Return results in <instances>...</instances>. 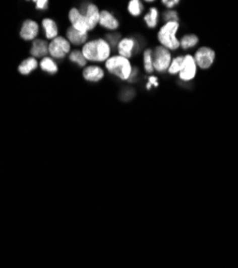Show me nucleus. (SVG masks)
I'll use <instances>...</instances> for the list:
<instances>
[{"mask_svg": "<svg viewBox=\"0 0 238 268\" xmlns=\"http://www.w3.org/2000/svg\"><path fill=\"white\" fill-rule=\"evenodd\" d=\"M82 53L86 60L102 62L109 58L110 45L107 41L103 39H96L85 43L82 49Z\"/></svg>", "mask_w": 238, "mask_h": 268, "instance_id": "f257e3e1", "label": "nucleus"}, {"mask_svg": "<svg viewBox=\"0 0 238 268\" xmlns=\"http://www.w3.org/2000/svg\"><path fill=\"white\" fill-rule=\"evenodd\" d=\"M105 68L110 74L123 81H129L133 71L129 59L119 55L109 57L105 62Z\"/></svg>", "mask_w": 238, "mask_h": 268, "instance_id": "f03ea898", "label": "nucleus"}, {"mask_svg": "<svg viewBox=\"0 0 238 268\" xmlns=\"http://www.w3.org/2000/svg\"><path fill=\"white\" fill-rule=\"evenodd\" d=\"M180 28V23L178 22H168L163 25L158 32V40L161 46L165 47L171 51H176L180 48L181 42L176 38V33Z\"/></svg>", "mask_w": 238, "mask_h": 268, "instance_id": "7ed1b4c3", "label": "nucleus"}, {"mask_svg": "<svg viewBox=\"0 0 238 268\" xmlns=\"http://www.w3.org/2000/svg\"><path fill=\"white\" fill-rule=\"evenodd\" d=\"M171 62L172 55L168 49L163 46L156 47L155 52L152 53V64H154V69L157 72L164 73L166 70H168Z\"/></svg>", "mask_w": 238, "mask_h": 268, "instance_id": "20e7f679", "label": "nucleus"}, {"mask_svg": "<svg viewBox=\"0 0 238 268\" xmlns=\"http://www.w3.org/2000/svg\"><path fill=\"white\" fill-rule=\"evenodd\" d=\"M70 42L64 37H57L48 44V53L56 59H64L70 53Z\"/></svg>", "mask_w": 238, "mask_h": 268, "instance_id": "39448f33", "label": "nucleus"}, {"mask_svg": "<svg viewBox=\"0 0 238 268\" xmlns=\"http://www.w3.org/2000/svg\"><path fill=\"white\" fill-rule=\"evenodd\" d=\"M215 59H216L215 51L207 46L200 47L194 55L195 63H197V65L200 66V68L203 70L209 69L210 66L214 64Z\"/></svg>", "mask_w": 238, "mask_h": 268, "instance_id": "423d86ee", "label": "nucleus"}, {"mask_svg": "<svg viewBox=\"0 0 238 268\" xmlns=\"http://www.w3.org/2000/svg\"><path fill=\"white\" fill-rule=\"evenodd\" d=\"M198 72V65L195 63L194 57L190 54L184 56V62L180 72V79L184 82L192 81Z\"/></svg>", "mask_w": 238, "mask_h": 268, "instance_id": "0eeeda50", "label": "nucleus"}, {"mask_svg": "<svg viewBox=\"0 0 238 268\" xmlns=\"http://www.w3.org/2000/svg\"><path fill=\"white\" fill-rule=\"evenodd\" d=\"M138 42L133 38H125L119 41L117 45L119 56L125 57L127 59L132 57L134 52H138Z\"/></svg>", "mask_w": 238, "mask_h": 268, "instance_id": "6e6552de", "label": "nucleus"}, {"mask_svg": "<svg viewBox=\"0 0 238 268\" xmlns=\"http://www.w3.org/2000/svg\"><path fill=\"white\" fill-rule=\"evenodd\" d=\"M39 33V25L32 20L24 21L21 28V38L25 41H35Z\"/></svg>", "mask_w": 238, "mask_h": 268, "instance_id": "1a4fd4ad", "label": "nucleus"}, {"mask_svg": "<svg viewBox=\"0 0 238 268\" xmlns=\"http://www.w3.org/2000/svg\"><path fill=\"white\" fill-rule=\"evenodd\" d=\"M85 21L87 23L88 30H93L96 28L97 25L99 24L100 20V11L98 9V7L93 4H88L86 11L83 13Z\"/></svg>", "mask_w": 238, "mask_h": 268, "instance_id": "9d476101", "label": "nucleus"}, {"mask_svg": "<svg viewBox=\"0 0 238 268\" xmlns=\"http://www.w3.org/2000/svg\"><path fill=\"white\" fill-rule=\"evenodd\" d=\"M69 20H70L72 27L74 29H76L78 31H81V32L89 31L87 23H86V21H85L84 15L80 12V10L76 9V8H73V9L70 10Z\"/></svg>", "mask_w": 238, "mask_h": 268, "instance_id": "9b49d317", "label": "nucleus"}, {"mask_svg": "<svg viewBox=\"0 0 238 268\" xmlns=\"http://www.w3.org/2000/svg\"><path fill=\"white\" fill-rule=\"evenodd\" d=\"M83 78L88 82L97 83L104 78V71L98 65H88L83 71Z\"/></svg>", "mask_w": 238, "mask_h": 268, "instance_id": "f8f14e48", "label": "nucleus"}, {"mask_svg": "<svg viewBox=\"0 0 238 268\" xmlns=\"http://www.w3.org/2000/svg\"><path fill=\"white\" fill-rule=\"evenodd\" d=\"M99 24L101 25L102 27H104V28L109 29V30H115L119 27L118 20L115 18L112 13L106 11V10L100 11Z\"/></svg>", "mask_w": 238, "mask_h": 268, "instance_id": "ddd939ff", "label": "nucleus"}, {"mask_svg": "<svg viewBox=\"0 0 238 268\" xmlns=\"http://www.w3.org/2000/svg\"><path fill=\"white\" fill-rule=\"evenodd\" d=\"M67 37H68V40L70 41V43L74 45H81V44H85V42L87 41L88 35H87V32L78 31L71 26L67 30Z\"/></svg>", "mask_w": 238, "mask_h": 268, "instance_id": "4468645a", "label": "nucleus"}, {"mask_svg": "<svg viewBox=\"0 0 238 268\" xmlns=\"http://www.w3.org/2000/svg\"><path fill=\"white\" fill-rule=\"evenodd\" d=\"M48 53V44L44 40L36 39L33 41L30 54L33 56V58H42L45 57V55Z\"/></svg>", "mask_w": 238, "mask_h": 268, "instance_id": "2eb2a0df", "label": "nucleus"}, {"mask_svg": "<svg viewBox=\"0 0 238 268\" xmlns=\"http://www.w3.org/2000/svg\"><path fill=\"white\" fill-rule=\"evenodd\" d=\"M42 26L45 30V36L48 40H54L57 38L58 35V28L56 23L50 19H44L42 21Z\"/></svg>", "mask_w": 238, "mask_h": 268, "instance_id": "dca6fc26", "label": "nucleus"}, {"mask_svg": "<svg viewBox=\"0 0 238 268\" xmlns=\"http://www.w3.org/2000/svg\"><path fill=\"white\" fill-rule=\"evenodd\" d=\"M38 68V61L36 58L30 57L25 59L19 66V71L23 75H28L30 74L33 70H36Z\"/></svg>", "mask_w": 238, "mask_h": 268, "instance_id": "f3484780", "label": "nucleus"}, {"mask_svg": "<svg viewBox=\"0 0 238 268\" xmlns=\"http://www.w3.org/2000/svg\"><path fill=\"white\" fill-rule=\"evenodd\" d=\"M146 25L149 28H155L159 22V11L157 8H151L149 12L144 18Z\"/></svg>", "mask_w": 238, "mask_h": 268, "instance_id": "a211bd4d", "label": "nucleus"}, {"mask_svg": "<svg viewBox=\"0 0 238 268\" xmlns=\"http://www.w3.org/2000/svg\"><path fill=\"white\" fill-rule=\"evenodd\" d=\"M180 42L182 48L187 51V49H190L199 43V37L197 35H192V33H190V35H185Z\"/></svg>", "mask_w": 238, "mask_h": 268, "instance_id": "6ab92c4d", "label": "nucleus"}, {"mask_svg": "<svg viewBox=\"0 0 238 268\" xmlns=\"http://www.w3.org/2000/svg\"><path fill=\"white\" fill-rule=\"evenodd\" d=\"M40 66L42 70L49 74H55L58 71L57 64L55 63V61L52 59V58H49V57H44L40 62Z\"/></svg>", "mask_w": 238, "mask_h": 268, "instance_id": "aec40b11", "label": "nucleus"}, {"mask_svg": "<svg viewBox=\"0 0 238 268\" xmlns=\"http://www.w3.org/2000/svg\"><path fill=\"white\" fill-rule=\"evenodd\" d=\"M183 62H184V56H177L176 58H174L171 62V65H169V68L167 70L168 73L171 75L180 74L182 66H183Z\"/></svg>", "mask_w": 238, "mask_h": 268, "instance_id": "412c9836", "label": "nucleus"}, {"mask_svg": "<svg viewBox=\"0 0 238 268\" xmlns=\"http://www.w3.org/2000/svg\"><path fill=\"white\" fill-rule=\"evenodd\" d=\"M143 62H144V69L147 73L154 72V64H152V51L151 49H146L143 55Z\"/></svg>", "mask_w": 238, "mask_h": 268, "instance_id": "4be33fe9", "label": "nucleus"}, {"mask_svg": "<svg viewBox=\"0 0 238 268\" xmlns=\"http://www.w3.org/2000/svg\"><path fill=\"white\" fill-rule=\"evenodd\" d=\"M144 10L143 4L139 0H131L128 5V11L132 16H140Z\"/></svg>", "mask_w": 238, "mask_h": 268, "instance_id": "5701e85b", "label": "nucleus"}, {"mask_svg": "<svg viewBox=\"0 0 238 268\" xmlns=\"http://www.w3.org/2000/svg\"><path fill=\"white\" fill-rule=\"evenodd\" d=\"M69 59L72 62L76 63V64L80 65V66H85V65L87 64V60H86V58L84 57L83 53L81 51H76V49H75V51H73V52L70 53Z\"/></svg>", "mask_w": 238, "mask_h": 268, "instance_id": "b1692460", "label": "nucleus"}, {"mask_svg": "<svg viewBox=\"0 0 238 268\" xmlns=\"http://www.w3.org/2000/svg\"><path fill=\"white\" fill-rule=\"evenodd\" d=\"M164 20L166 21V23L168 22H178L180 20H178V14L176 11L174 10H169V11H166L163 15Z\"/></svg>", "mask_w": 238, "mask_h": 268, "instance_id": "393cba45", "label": "nucleus"}, {"mask_svg": "<svg viewBox=\"0 0 238 268\" xmlns=\"http://www.w3.org/2000/svg\"><path fill=\"white\" fill-rule=\"evenodd\" d=\"M106 40H107V43L109 42V45H118L119 43V40H121V36L119 35H107L106 36Z\"/></svg>", "mask_w": 238, "mask_h": 268, "instance_id": "a878e982", "label": "nucleus"}, {"mask_svg": "<svg viewBox=\"0 0 238 268\" xmlns=\"http://www.w3.org/2000/svg\"><path fill=\"white\" fill-rule=\"evenodd\" d=\"M35 4L36 8L39 10H45L48 7V2H46V0H37V2H35Z\"/></svg>", "mask_w": 238, "mask_h": 268, "instance_id": "bb28decb", "label": "nucleus"}, {"mask_svg": "<svg viewBox=\"0 0 238 268\" xmlns=\"http://www.w3.org/2000/svg\"><path fill=\"white\" fill-rule=\"evenodd\" d=\"M162 4L168 8V9H172V8H174L175 6H177L178 4H180V2L178 0H163Z\"/></svg>", "mask_w": 238, "mask_h": 268, "instance_id": "cd10ccee", "label": "nucleus"}, {"mask_svg": "<svg viewBox=\"0 0 238 268\" xmlns=\"http://www.w3.org/2000/svg\"><path fill=\"white\" fill-rule=\"evenodd\" d=\"M148 83L150 84V85H154L155 87H158V85H159V84H158V79L156 77H150L148 79Z\"/></svg>", "mask_w": 238, "mask_h": 268, "instance_id": "c85d7f7f", "label": "nucleus"}, {"mask_svg": "<svg viewBox=\"0 0 238 268\" xmlns=\"http://www.w3.org/2000/svg\"><path fill=\"white\" fill-rule=\"evenodd\" d=\"M150 87H151V85H150V84L148 83V84H147V85H146V88H147V89L149 90V89H150Z\"/></svg>", "mask_w": 238, "mask_h": 268, "instance_id": "c756f323", "label": "nucleus"}]
</instances>
